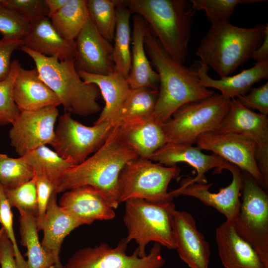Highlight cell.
I'll use <instances>...</instances> for the list:
<instances>
[{"instance_id":"23","label":"cell","mask_w":268,"mask_h":268,"mask_svg":"<svg viewBox=\"0 0 268 268\" xmlns=\"http://www.w3.org/2000/svg\"><path fill=\"white\" fill-rule=\"evenodd\" d=\"M81 78L87 83L95 84L105 101V106L94 125L108 122L114 126L120 123L121 112L131 88L127 78L114 71L108 75L92 74L79 71Z\"/></svg>"},{"instance_id":"24","label":"cell","mask_w":268,"mask_h":268,"mask_svg":"<svg viewBox=\"0 0 268 268\" xmlns=\"http://www.w3.org/2000/svg\"><path fill=\"white\" fill-rule=\"evenodd\" d=\"M12 95L20 112L61 105L58 96L41 79L36 68H19L13 83Z\"/></svg>"},{"instance_id":"6","label":"cell","mask_w":268,"mask_h":268,"mask_svg":"<svg viewBox=\"0 0 268 268\" xmlns=\"http://www.w3.org/2000/svg\"><path fill=\"white\" fill-rule=\"evenodd\" d=\"M124 202L123 221L128 230L125 239L128 244L134 240L139 257L146 255V247L152 241L169 250H176L173 231L175 205L172 201L134 198Z\"/></svg>"},{"instance_id":"37","label":"cell","mask_w":268,"mask_h":268,"mask_svg":"<svg viewBox=\"0 0 268 268\" xmlns=\"http://www.w3.org/2000/svg\"><path fill=\"white\" fill-rule=\"evenodd\" d=\"M21 67L18 60L13 61L8 76L0 82V126L11 124L20 113L13 98L12 89Z\"/></svg>"},{"instance_id":"36","label":"cell","mask_w":268,"mask_h":268,"mask_svg":"<svg viewBox=\"0 0 268 268\" xmlns=\"http://www.w3.org/2000/svg\"><path fill=\"white\" fill-rule=\"evenodd\" d=\"M36 176L15 188H3L5 197L10 206L16 207L19 212L30 213L35 217L38 212Z\"/></svg>"},{"instance_id":"29","label":"cell","mask_w":268,"mask_h":268,"mask_svg":"<svg viewBox=\"0 0 268 268\" xmlns=\"http://www.w3.org/2000/svg\"><path fill=\"white\" fill-rule=\"evenodd\" d=\"M114 2L116 5L117 23L113 46L115 71L127 78L131 66L130 18L132 14L126 6Z\"/></svg>"},{"instance_id":"20","label":"cell","mask_w":268,"mask_h":268,"mask_svg":"<svg viewBox=\"0 0 268 268\" xmlns=\"http://www.w3.org/2000/svg\"><path fill=\"white\" fill-rule=\"evenodd\" d=\"M57 193L55 191L49 200L42 220L37 223L38 231H43L41 245L55 262V268H63L59 254L64 239L82 223L57 203Z\"/></svg>"},{"instance_id":"43","label":"cell","mask_w":268,"mask_h":268,"mask_svg":"<svg viewBox=\"0 0 268 268\" xmlns=\"http://www.w3.org/2000/svg\"><path fill=\"white\" fill-rule=\"evenodd\" d=\"M36 193L38 212L37 223L40 222L45 215L48 204L52 194L55 191V185L47 178L36 177Z\"/></svg>"},{"instance_id":"48","label":"cell","mask_w":268,"mask_h":268,"mask_svg":"<svg viewBox=\"0 0 268 268\" xmlns=\"http://www.w3.org/2000/svg\"><path fill=\"white\" fill-rule=\"evenodd\" d=\"M46 268H55V267L54 266H51Z\"/></svg>"},{"instance_id":"34","label":"cell","mask_w":268,"mask_h":268,"mask_svg":"<svg viewBox=\"0 0 268 268\" xmlns=\"http://www.w3.org/2000/svg\"><path fill=\"white\" fill-rule=\"evenodd\" d=\"M34 176L33 170L22 157L13 158L0 154V184L3 188L18 187Z\"/></svg>"},{"instance_id":"30","label":"cell","mask_w":268,"mask_h":268,"mask_svg":"<svg viewBox=\"0 0 268 268\" xmlns=\"http://www.w3.org/2000/svg\"><path fill=\"white\" fill-rule=\"evenodd\" d=\"M89 18L87 0H68L50 19L62 38L69 41H74Z\"/></svg>"},{"instance_id":"10","label":"cell","mask_w":268,"mask_h":268,"mask_svg":"<svg viewBox=\"0 0 268 268\" xmlns=\"http://www.w3.org/2000/svg\"><path fill=\"white\" fill-rule=\"evenodd\" d=\"M115 126L108 122L87 126L65 112L59 117L51 145L59 156L76 165L104 144Z\"/></svg>"},{"instance_id":"40","label":"cell","mask_w":268,"mask_h":268,"mask_svg":"<svg viewBox=\"0 0 268 268\" xmlns=\"http://www.w3.org/2000/svg\"><path fill=\"white\" fill-rule=\"evenodd\" d=\"M13 214L11 207L5 197L2 186L0 184V223L13 246L15 258L19 268H27L26 261L22 256L16 243L12 227Z\"/></svg>"},{"instance_id":"26","label":"cell","mask_w":268,"mask_h":268,"mask_svg":"<svg viewBox=\"0 0 268 268\" xmlns=\"http://www.w3.org/2000/svg\"><path fill=\"white\" fill-rule=\"evenodd\" d=\"M118 126L122 139L139 157L149 159L166 143L162 125L152 116L122 122Z\"/></svg>"},{"instance_id":"22","label":"cell","mask_w":268,"mask_h":268,"mask_svg":"<svg viewBox=\"0 0 268 268\" xmlns=\"http://www.w3.org/2000/svg\"><path fill=\"white\" fill-rule=\"evenodd\" d=\"M218 255L225 268H266L252 246L226 220L216 230Z\"/></svg>"},{"instance_id":"27","label":"cell","mask_w":268,"mask_h":268,"mask_svg":"<svg viewBox=\"0 0 268 268\" xmlns=\"http://www.w3.org/2000/svg\"><path fill=\"white\" fill-rule=\"evenodd\" d=\"M23 40V46L42 55L55 57L60 61L75 58L74 41L62 38L47 16L31 22Z\"/></svg>"},{"instance_id":"15","label":"cell","mask_w":268,"mask_h":268,"mask_svg":"<svg viewBox=\"0 0 268 268\" xmlns=\"http://www.w3.org/2000/svg\"><path fill=\"white\" fill-rule=\"evenodd\" d=\"M74 66L77 72L108 75L115 71L113 46L89 18L74 40Z\"/></svg>"},{"instance_id":"2","label":"cell","mask_w":268,"mask_h":268,"mask_svg":"<svg viewBox=\"0 0 268 268\" xmlns=\"http://www.w3.org/2000/svg\"><path fill=\"white\" fill-rule=\"evenodd\" d=\"M137 154L123 140L118 125L104 144L83 162L70 167L56 185L57 193L83 186H89L103 193L113 207H118V178L124 166L137 158Z\"/></svg>"},{"instance_id":"32","label":"cell","mask_w":268,"mask_h":268,"mask_svg":"<svg viewBox=\"0 0 268 268\" xmlns=\"http://www.w3.org/2000/svg\"><path fill=\"white\" fill-rule=\"evenodd\" d=\"M158 95V90L146 87L132 88L121 110L120 123L151 116Z\"/></svg>"},{"instance_id":"35","label":"cell","mask_w":268,"mask_h":268,"mask_svg":"<svg viewBox=\"0 0 268 268\" xmlns=\"http://www.w3.org/2000/svg\"><path fill=\"white\" fill-rule=\"evenodd\" d=\"M266 0H190L193 8L203 10L211 24L228 22L238 4L266 1Z\"/></svg>"},{"instance_id":"5","label":"cell","mask_w":268,"mask_h":268,"mask_svg":"<svg viewBox=\"0 0 268 268\" xmlns=\"http://www.w3.org/2000/svg\"><path fill=\"white\" fill-rule=\"evenodd\" d=\"M20 50L34 62L41 79L59 98L65 112L88 116L101 110V96L94 84L85 82L74 66V59L59 60L36 53L24 46Z\"/></svg>"},{"instance_id":"38","label":"cell","mask_w":268,"mask_h":268,"mask_svg":"<svg viewBox=\"0 0 268 268\" xmlns=\"http://www.w3.org/2000/svg\"><path fill=\"white\" fill-rule=\"evenodd\" d=\"M30 23L0 0V33L3 37L23 39Z\"/></svg>"},{"instance_id":"16","label":"cell","mask_w":268,"mask_h":268,"mask_svg":"<svg viewBox=\"0 0 268 268\" xmlns=\"http://www.w3.org/2000/svg\"><path fill=\"white\" fill-rule=\"evenodd\" d=\"M149 159L166 166H176L178 163L185 162L194 167L197 174L194 178L182 180L181 183L185 184H206L204 174L209 170L215 168L218 172L223 169L230 171L234 165L215 154H204L197 146L177 143H166Z\"/></svg>"},{"instance_id":"19","label":"cell","mask_w":268,"mask_h":268,"mask_svg":"<svg viewBox=\"0 0 268 268\" xmlns=\"http://www.w3.org/2000/svg\"><path fill=\"white\" fill-rule=\"evenodd\" d=\"M59 205L82 225L96 220H109L115 217L112 204L105 195L89 186H83L66 191Z\"/></svg>"},{"instance_id":"46","label":"cell","mask_w":268,"mask_h":268,"mask_svg":"<svg viewBox=\"0 0 268 268\" xmlns=\"http://www.w3.org/2000/svg\"><path fill=\"white\" fill-rule=\"evenodd\" d=\"M48 9L50 18L57 13L68 1V0H45Z\"/></svg>"},{"instance_id":"11","label":"cell","mask_w":268,"mask_h":268,"mask_svg":"<svg viewBox=\"0 0 268 268\" xmlns=\"http://www.w3.org/2000/svg\"><path fill=\"white\" fill-rule=\"evenodd\" d=\"M128 244L124 238L114 248L102 243L80 249L63 268H161L165 265L160 244L155 243L143 257L139 256L136 249L132 255H127Z\"/></svg>"},{"instance_id":"4","label":"cell","mask_w":268,"mask_h":268,"mask_svg":"<svg viewBox=\"0 0 268 268\" xmlns=\"http://www.w3.org/2000/svg\"><path fill=\"white\" fill-rule=\"evenodd\" d=\"M268 31V23L252 28L236 26L229 21L212 24L202 38L196 55L220 78L229 76L250 58Z\"/></svg>"},{"instance_id":"12","label":"cell","mask_w":268,"mask_h":268,"mask_svg":"<svg viewBox=\"0 0 268 268\" xmlns=\"http://www.w3.org/2000/svg\"><path fill=\"white\" fill-rule=\"evenodd\" d=\"M215 132L235 133L250 137L256 144V160L263 180V188H268V118L231 99L229 110Z\"/></svg>"},{"instance_id":"25","label":"cell","mask_w":268,"mask_h":268,"mask_svg":"<svg viewBox=\"0 0 268 268\" xmlns=\"http://www.w3.org/2000/svg\"><path fill=\"white\" fill-rule=\"evenodd\" d=\"M131 66L127 78L131 88L146 87L158 90V74L153 69L144 47V38L150 27L138 14L133 18Z\"/></svg>"},{"instance_id":"14","label":"cell","mask_w":268,"mask_h":268,"mask_svg":"<svg viewBox=\"0 0 268 268\" xmlns=\"http://www.w3.org/2000/svg\"><path fill=\"white\" fill-rule=\"evenodd\" d=\"M59 115L57 107L20 112L9 132L11 145L21 157L38 147L51 144Z\"/></svg>"},{"instance_id":"33","label":"cell","mask_w":268,"mask_h":268,"mask_svg":"<svg viewBox=\"0 0 268 268\" xmlns=\"http://www.w3.org/2000/svg\"><path fill=\"white\" fill-rule=\"evenodd\" d=\"M87 7L89 18L97 31L104 38L112 43L117 23L114 0H87Z\"/></svg>"},{"instance_id":"17","label":"cell","mask_w":268,"mask_h":268,"mask_svg":"<svg viewBox=\"0 0 268 268\" xmlns=\"http://www.w3.org/2000/svg\"><path fill=\"white\" fill-rule=\"evenodd\" d=\"M230 172L232 174L231 183L221 188L218 193L209 191L212 184L198 183L189 184L181 183L178 189L170 193L174 198L179 196L194 197L204 205L212 207L223 214L227 221L234 223L240 209L242 171L234 165Z\"/></svg>"},{"instance_id":"9","label":"cell","mask_w":268,"mask_h":268,"mask_svg":"<svg viewBox=\"0 0 268 268\" xmlns=\"http://www.w3.org/2000/svg\"><path fill=\"white\" fill-rule=\"evenodd\" d=\"M240 206L236 231L254 249L268 268V195L249 174L242 171Z\"/></svg>"},{"instance_id":"3","label":"cell","mask_w":268,"mask_h":268,"mask_svg":"<svg viewBox=\"0 0 268 268\" xmlns=\"http://www.w3.org/2000/svg\"><path fill=\"white\" fill-rule=\"evenodd\" d=\"M142 17L165 51L184 64L188 54L196 11L185 0H115Z\"/></svg>"},{"instance_id":"41","label":"cell","mask_w":268,"mask_h":268,"mask_svg":"<svg viewBox=\"0 0 268 268\" xmlns=\"http://www.w3.org/2000/svg\"><path fill=\"white\" fill-rule=\"evenodd\" d=\"M247 94L236 98L246 108L258 110L260 113L268 114V82L258 87L252 88Z\"/></svg>"},{"instance_id":"39","label":"cell","mask_w":268,"mask_h":268,"mask_svg":"<svg viewBox=\"0 0 268 268\" xmlns=\"http://www.w3.org/2000/svg\"><path fill=\"white\" fill-rule=\"evenodd\" d=\"M2 2L30 23L48 16L45 0H2Z\"/></svg>"},{"instance_id":"13","label":"cell","mask_w":268,"mask_h":268,"mask_svg":"<svg viewBox=\"0 0 268 268\" xmlns=\"http://www.w3.org/2000/svg\"><path fill=\"white\" fill-rule=\"evenodd\" d=\"M197 146L211 151L251 175L263 188L256 160V144L249 136L235 133L207 132L197 139Z\"/></svg>"},{"instance_id":"28","label":"cell","mask_w":268,"mask_h":268,"mask_svg":"<svg viewBox=\"0 0 268 268\" xmlns=\"http://www.w3.org/2000/svg\"><path fill=\"white\" fill-rule=\"evenodd\" d=\"M19 217L21 244L26 247L27 268H46L55 267V262L43 248L38 237L36 217L21 211Z\"/></svg>"},{"instance_id":"8","label":"cell","mask_w":268,"mask_h":268,"mask_svg":"<svg viewBox=\"0 0 268 268\" xmlns=\"http://www.w3.org/2000/svg\"><path fill=\"white\" fill-rule=\"evenodd\" d=\"M181 171L176 166H166L138 157L128 162L118 178L120 203L134 198L155 202L172 201L168 192L171 181Z\"/></svg>"},{"instance_id":"47","label":"cell","mask_w":268,"mask_h":268,"mask_svg":"<svg viewBox=\"0 0 268 268\" xmlns=\"http://www.w3.org/2000/svg\"><path fill=\"white\" fill-rule=\"evenodd\" d=\"M4 232H5L4 229L3 228V227H2L0 229V243L1 238L2 237V236H3V234H4Z\"/></svg>"},{"instance_id":"44","label":"cell","mask_w":268,"mask_h":268,"mask_svg":"<svg viewBox=\"0 0 268 268\" xmlns=\"http://www.w3.org/2000/svg\"><path fill=\"white\" fill-rule=\"evenodd\" d=\"M1 268H19L16 263L11 242L4 232L0 243Z\"/></svg>"},{"instance_id":"7","label":"cell","mask_w":268,"mask_h":268,"mask_svg":"<svg viewBox=\"0 0 268 268\" xmlns=\"http://www.w3.org/2000/svg\"><path fill=\"white\" fill-rule=\"evenodd\" d=\"M230 102L231 99L215 93L184 104L162 124L166 143L192 145L201 134L215 132L227 115Z\"/></svg>"},{"instance_id":"1","label":"cell","mask_w":268,"mask_h":268,"mask_svg":"<svg viewBox=\"0 0 268 268\" xmlns=\"http://www.w3.org/2000/svg\"><path fill=\"white\" fill-rule=\"evenodd\" d=\"M146 53L159 76L158 95L151 115L162 125L187 103L211 97L215 92L201 85L196 72L173 59L150 28L144 38Z\"/></svg>"},{"instance_id":"31","label":"cell","mask_w":268,"mask_h":268,"mask_svg":"<svg viewBox=\"0 0 268 268\" xmlns=\"http://www.w3.org/2000/svg\"><path fill=\"white\" fill-rule=\"evenodd\" d=\"M21 157L31 167L35 176L45 177L55 186L64 172L74 166L69 160L61 157L46 145L38 147Z\"/></svg>"},{"instance_id":"45","label":"cell","mask_w":268,"mask_h":268,"mask_svg":"<svg viewBox=\"0 0 268 268\" xmlns=\"http://www.w3.org/2000/svg\"><path fill=\"white\" fill-rule=\"evenodd\" d=\"M250 58L261 62L268 61V31L261 45L252 53Z\"/></svg>"},{"instance_id":"21","label":"cell","mask_w":268,"mask_h":268,"mask_svg":"<svg viewBox=\"0 0 268 268\" xmlns=\"http://www.w3.org/2000/svg\"><path fill=\"white\" fill-rule=\"evenodd\" d=\"M200 83L205 88L218 89L223 97L232 99L247 93L256 83L268 77V61L256 62L253 67L234 75L213 79L208 74L209 67L199 60L190 67Z\"/></svg>"},{"instance_id":"18","label":"cell","mask_w":268,"mask_h":268,"mask_svg":"<svg viewBox=\"0 0 268 268\" xmlns=\"http://www.w3.org/2000/svg\"><path fill=\"white\" fill-rule=\"evenodd\" d=\"M173 231L176 250L190 268H208L211 252L203 235L197 229L192 214L176 209Z\"/></svg>"},{"instance_id":"42","label":"cell","mask_w":268,"mask_h":268,"mask_svg":"<svg viewBox=\"0 0 268 268\" xmlns=\"http://www.w3.org/2000/svg\"><path fill=\"white\" fill-rule=\"evenodd\" d=\"M23 45L22 39L2 37L0 40V82L7 78L10 73L13 52Z\"/></svg>"}]
</instances>
